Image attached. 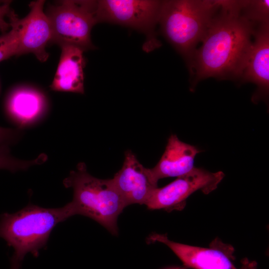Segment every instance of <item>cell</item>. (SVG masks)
I'll return each mask as SVG.
<instances>
[{
    "mask_svg": "<svg viewBox=\"0 0 269 269\" xmlns=\"http://www.w3.org/2000/svg\"><path fill=\"white\" fill-rule=\"evenodd\" d=\"M243 0H220L221 6L187 63L191 90L210 77L238 79L253 42L256 24L241 13Z\"/></svg>",
    "mask_w": 269,
    "mask_h": 269,
    "instance_id": "1",
    "label": "cell"
},
{
    "mask_svg": "<svg viewBox=\"0 0 269 269\" xmlns=\"http://www.w3.org/2000/svg\"><path fill=\"white\" fill-rule=\"evenodd\" d=\"M241 14L256 24L269 22V0H243Z\"/></svg>",
    "mask_w": 269,
    "mask_h": 269,
    "instance_id": "15",
    "label": "cell"
},
{
    "mask_svg": "<svg viewBox=\"0 0 269 269\" xmlns=\"http://www.w3.org/2000/svg\"><path fill=\"white\" fill-rule=\"evenodd\" d=\"M73 216L68 203L55 208L29 205L12 214L0 217V238L13 248L12 256L22 262L26 255L37 256L54 228Z\"/></svg>",
    "mask_w": 269,
    "mask_h": 269,
    "instance_id": "3",
    "label": "cell"
},
{
    "mask_svg": "<svg viewBox=\"0 0 269 269\" xmlns=\"http://www.w3.org/2000/svg\"><path fill=\"white\" fill-rule=\"evenodd\" d=\"M64 184L73 190V199L69 203L73 216L90 218L112 234H118L117 220L126 206L112 179L95 177L88 172L84 163H80Z\"/></svg>",
    "mask_w": 269,
    "mask_h": 269,
    "instance_id": "4",
    "label": "cell"
},
{
    "mask_svg": "<svg viewBox=\"0 0 269 269\" xmlns=\"http://www.w3.org/2000/svg\"><path fill=\"white\" fill-rule=\"evenodd\" d=\"M45 106L44 96L39 92L29 88L16 90L10 95L7 103L9 114L20 124H26L36 119Z\"/></svg>",
    "mask_w": 269,
    "mask_h": 269,
    "instance_id": "14",
    "label": "cell"
},
{
    "mask_svg": "<svg viewBox=\"0 0 269 269\" xmlns=\"http://www.w3.org/2000/svg\"><path fill=\"white\" fill-rule=\"evenodd\" d=\"M224 176L221 171L211 172L194 167L189 172L177 177L168 184L155 187L145 205L150 210H181L192 194L198 190L205 194L211 193L217 188Z\"/></svg>",
    "mask_w": 269,
    "mask_h": 269,
    "instance_id": "7",
    "label": "cell"
},
{
    "mask_svg": "<svg viewBox=\"0 0 269 269\" xmlns=\"http://www.w3.org/2000/svg\"><path fill=\"white\" fill-rule=\"evenodd\" d=\"M44 0L32 1L28 14L20 19L12 10L8 16L9 24L16 29L18 47L17 55L32 53L41 62H45L49 54L46 47L51 43L52 31L50 22L43 10Z\"/></svg>",
    "mask_w": 269,
    "mask_h": 269,
    "instance_id": "8",
    "label": "cell"
},
{
    "mask_svg": "<svg viewBox=\"0 0 269 269\" xmlns=\"http://www.w3.org/2000/svg\"><path fill=\"white\" fill-rule=\"evenodd\" d=\"M10 30L0 36V61L17 55L18 41L16 28L12 24Z\"/></svg>",
    "mask_w": 269,
    "mask_h": 269,
    "instance_id": "16",
    "label": "cell"
},
{
    "mask_svg": "<svg viewBox=\"0 0 269 269\" xmlns=\"http://www.w3.org/2000/svg\"><path fill=\"white\" fill-rule=\"evenodd\" d=\"M16 135V132L12 129L0 127V151L8 150V146Z\"/></svg>",
    "mask_w": 269,
    "mask_h": 269,
    "instance_id": "19",
    "label": "cell"
},
{
    "mask_svg": "<svg viewBox=\"0 0 269 269\" xmlns=\"http://www.w3.org/2000/svg\"><path fill=\"white\" fill-rule=\"evenodd\" d=\"M162 0H97L98 22H107L130 27L144 33V47L150 51L160 46L154 28L158 24Z\"/></svg>",
    "mask_w": 269,
    "mask_h": 269,
    "instance_id": "6",
    "label": "cell"
},
{
    "mask_svg": "<svg viewBox=\"0 0 269 269\" xmlns=\"http://www.w3.org/2000/svg\"><path fill=\"white\" fill-rule=\"evenodd\" d=\"M200 152L195 146L180 140L175 134H171L160 160L150 168L154 179L158 182L160 179L187 174L194 167L195 157Z\"/></svg>",
    "mask_w": 269,
    "mask_h": 269,
    "instance_id": "12",
    "label": "cell"
},
{
    "mask_svg": "<svg viewBox=\"0 0 269 269\" xmlns=\"http://www.w3.org/2000/svg\"><path fill=\"white\" fill-rule=\"evenodd\" d=\"M10 1H0V30L4 33L10 27L9 22L5 19L12 11L10 8Z\"/></svg>",
    "mask_w": 269,
    "mask_h": 269,
    "instance_id": "18",
    "label": "cell"
},
{
    "mask_svg": "<svg viewBox=\"0 0 269 269\" xmlns=\"http://www.w3.org/2000/svg\"><path fill=\"white\" fill-rule=\"evenodd\" d=\"M21 262L12 256L10 259V269H20Z\"/></svg>",
    "mask_w": 269,
    "mask_h": 269,
    "instance_id": "20",
    "label": "cell"
},
{
    "mask_svg": "<svg viewBox=\"0 0 269 269\" xmlns=\"http://www.w3.org/2000/svg\"><path fill=\"white\" fill-rule=\"evenodd\" d=\"M61 47L60 60L50 88L56 91L84 94V51L71 45Z\"/></svg>",
    "mask_w": 269,
    "mask_h": 269,
    "instance_id": "13",
    "label": "cell"
},
{
    "mask_svg": "<svg viewBox=\"0 0 269 269\" xmlns=\"http://www.w3.org/2000/svg\"><path fill=\"white\" fill-rule=\"evenodd\" d=\"M238 80L257 86L252 101H267L269 93V22L258 24Z\"/></svg>",
    "mask_w": 269,
    "mask_h": 269,
    "instance_id": "10",
    "label": "cell"
},
{
    "mask_svg": "<svg viewBox=\"0 0 269 269\" xmlns=\"http://www.w3.org/2000/svg\"><path fill=\"white\" fill-rule=\"evenodd\" d=\"M178 269V268H177V269Z\"/></svg>",
    "mask_w": 269,
    "mask_h": 269,
    "instance_id": "21",
    "label": "cell"
},
{
    "mask_svg": "<svg viewBox=\"0 0 269 269\" xmlns=\"http://www.w3.org/2000/svg\"><path fill=\"white\" fill-rule=\"evenodd\" d=\"M220 6V0H162L158 24L163 36L187 63Z\"/></svg>",
    "mask_w": 269,
    "mask_h": 269,
    "instance_id": "2",
    "label": "cell"
},
{
    "mask_svg": "<svg viewBox=\"0 0 269 269\" xmlns=\"http://www.w3.org/2000/svg\"><path fill=\"white\" fill-rule=\"evenodd\" d=\"M41 158L31 161H23L11 156L8 150L0 151V169H7L14 172L19 170L26 169L32 165L41 162Z\"/></svg>",
    "mask_w": 269,
    "mask_h": 269,
    "instance_id": "17",
    "label": "cell"
},
{
    "mask_svg": "<svg viewBox=\"0 0 269 269\" xmlns=\"http://www.w3.org/2000/svg\"><path fill=\"white\" fill-rule=\"evenodd\" d=\"M126 207L145 204L157 182L150 168L144 167L131 150L125 151L122 168L112 179Z\"/></svg>",
    "mask_w": 269,
    "mask_h": 269,
    "instance_id": "11",
    "label": "cell"
},
{
    "mask_svg": "<svg viewBox=\"0 0 269 269\" xmlns=\"http://www.w3.org/2000/svg\"><path fill=\"white\" fill-rule=\"evenodd\" d=\"M149 242H159L169 247L183 265L193 269H257L254 261L243 259L242 265L237 267L233 262V251L214 246L202 248L173 242L165 235L153 234L148 238Z\"/></svg>",
    "mask_w": 269,
    "mask_h": 269,
    "instance_id": "9",
    "label": "cell"
},
{
    "mask_svg": "<svg viewBox=\"0 0 269 269\" xmlns=\"http://www.w3.org/2000/svg\"><path fill=\"white\" fill-rule=\"evenodd\" d=\"M97 6V0H61L49 5L46 14L52 28L51 43L83 51L94 49L91 32L98 23Z\"/></svg>",
    "mask_w": 269,
    "mask_h": 269,
    "instance_id": "5",
    "label": "cell"
}]
</instances>
